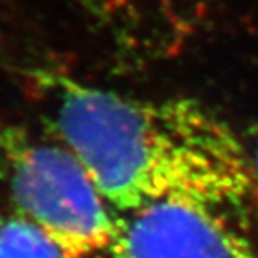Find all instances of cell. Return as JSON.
<instances>
[{
	"label": "cell",
	"mask_w": 258,
	"mask_h": 258,
	"mask_svg": "<svg viewBox=\"0 0 258 258\" xmlns=\"http://www.w3.org/2000/svg\"><path fill=\"white\" fill-rule=\"evenodd\" d=\"M243 141L251 181V213L258 216V127L248 131Z\"/></svg>",
	"instance_id": "obj_5"
},
{
	"label": "cell",
	"mask_w": 258,
	"mask_h": 258,
	"mask_svg": "<svg viewBox=\"0 0 258 258\" xmlns=\"http://www.w3.org/2000/svg\"><path fill=\"white\" fill-rule=\"evenodd\" d=\"M0 258L69 256L29 221L7 210H0Z\"/></svg>",
	"instance_id": "obj_4"
},
{
	"label": "cell",
	"mask_w": 258,
	"mask_h": 258,
	"mask_svg": "<svg viewBox=\"0 0 258 258\" xmlns=\"http://www.w3.org/2000/svg\"><path fill=\"white\" fill-rule=\"evenodd\" d=\"M27 77L45 129L79 158L116 215L173 200L235 221L253 215L243 136L201 101L138 99L45 67Z\"/></svg>",
	"instance_id": "obj_1"
},
{
	"label": "cell",
	"mask_w": 258,
	"mask_h": 258,
	"mask_svg": "<svg viewBox=\"0 0 258 258\" xmlns=\"http://www.w3.org/2000/svg\"><path fill=\"white\" fill-rule=\"evenodd\" d=\"M101 258H258L235 220L189 201H159L116 215Z\"/></svg>",
	"instance_id": "obj_3"
},
{
	"label": "cell",
	"mask_w": 258,
	"mask_h": 258,
	"mask_svg": "<svg viewBox=\"0 0 258 258\" xmlns=\"http://www.w3.org/2000/svg\"><path fill=\"white\" fill-rule=\"evenodd\" d=\"M4 210L49 236L69 258H101L116 213L84 164L49 129L0 122Z\"/></svg>",
	"instance_id": "obj_2"
}]
</instances>
